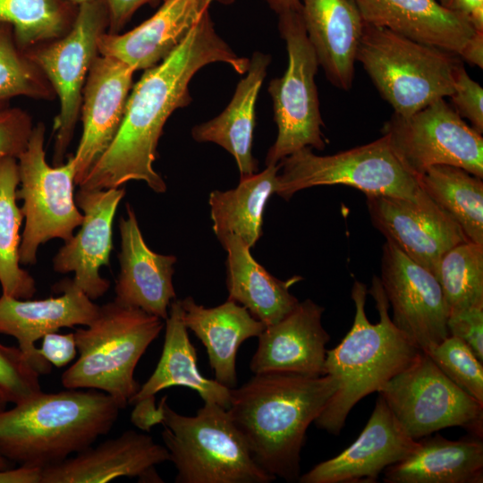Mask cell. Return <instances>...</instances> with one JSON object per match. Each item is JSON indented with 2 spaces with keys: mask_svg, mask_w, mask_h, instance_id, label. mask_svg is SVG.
I'll return each mask as SVG.
<instances>
[{
  "mask_svg": "<svg viewBox=\"0 0 483 483\" xmlns=\"http://www.w3.org/2000/svg\"><path fill=\"white\" fill-rule=\"evenodd\" d=\"M275 193L290 199L297 191L320 185H346L365 195L409 199L422 192L417 178L401 163L387 137L334 155L318 156L303 148L280 162Z\"/></svg>",
  "mask_w": 483,
  "mask_h": 483,
  "instance_id": "obj_8",
  "label": "cell"
},
{
  "mask_svg": "<svg viewBox=\"0 0 483 483\" xmlns=\"http://www.w3.org/2000/svg\"><path fill=\"white\" fill-rule=\"evenodd\" d=\"M482 438L449 440L439 434L418 441L413 452L387 467L386 483H482Z\"/></svg>",
  "mask_w": 483,
  "mask_h": 483,
  "instance_id": "obj_28",
  "label": "cell"
},
{
  "mask_svg": "<svg viewBox=\"0 0 483 483\" xmlns=\"http://www.w3.org/2000/svg\"><path fill=\"white\" fill-rule=\"evenodd\" d=\"M106 6L109 33H119L135 12L157 0H101Z\"/></svg>",
  "mask_w": 483,
  "mask_h": 483,
  "instance_id": "obj_43",
  "label": "cell"
},
{
  "mask_svg": "<svg viewBox=\"0 0 483 483\" xmlns=\"http://www.w3.org/2000/svg\"><path fill=\"white\" fill-rule=\"evenodd\" d=\"M212 63L244 74L250 59L238 56L220 38L207 12L174 51L144 70L131 87L114 139L78 186L105 190L143 181L155 192H165V182L153 167L163 128L174 111L191 102L189 83L194 74Z\"/></svg>",
  "mask_w": 483,
  "mask_h": 483,
  "instance_id": "obj_1",
  "label": "cell"
},
{
  "mask_svg": "<svg viewBox=\"0 0 483 483\" xmlns=\"http://www.w3.org/2000/svg\"><path fill=\"white\" fill-rule=\"evenodd\" d=\"M422 191L462 229L470 242L483 245V182L466 170L447 165L417 176Z\"/></svg>",
  "mask_w": 483,
  "mask_h": 483,
  "instance_id": "obj_32",
  "label": "cell"
},
{
  "mask_svg": "<svg viewBox=\"0 0 483 483\" xmlns=\"http://www.w3.org/2000/svg\"><path fill=\"white\" fill-rule=\"evenodd\" d=\"M42 339L39 352L51 365L61 368L75 358L78 350L73 333L53 332L45 335Z\"/></svg>",
  "mask_w": 483,
  "mask_h": 483,
  "instance_id": "obj_42",
  "label": "cell"
},
{
  "mask_svg": "<svg viewBox=\"0 0 483 483\" xmlns=\"http://www.w3.org/2000/svg\"><path fill=\"white\" fill-rule=\"evenodd\" d=\"M423 352L452 382L483 404V362L463 341L448 335Z\"/></svg>",
  "mask_w": 483,
  "mask_h": 483,
  "instance_id": "obj_37",
  "label": "cell"
},
{
  "mask_svg": "<svg viewBox=\"0 0 483 483\" xmlns=\"http://www.w3.org/2000/svg\"><path fill=\"white\" fill-rule=\"evenodd\" d=\"M126 213V217L122 216L119 221L120 272L115 282L114 300L165 320L170 304L176 298L173 275L177 258L151 250L129 203Z\"/></svg>",
  "mask_w": 483,
  "mask_h": 483,
  "instance_id": "obj_22",
  "label": "cell"
},
{
  "mask_svg": "<svg viewBox=\"0 0 483 483\" xmlns=\"http://www.w3.org/2000/svg\"><path fill=\"white\" fill-rule=\"evenodd\" d=\"M233 0H221L222 4H231Z\"/></svg>",
  "mask_w": 483,
  "mask_h": 483,
  "instance_id": "obj_52",
  "label": "cell"
},
{
  "mask_svg": "<svg viewBox=\"0 0 483 483\" xmlns=\"http://www.w3.org/2000/svg\"><path fill=\"white\" fill-rule=\"evenodd\" d=\"M269 7L280 14L287 11L301 9V0H265Z\"/></svg>",
  "mask_w": 483,
  "mask_h": 483,
  "instance_id": "obj_48",
  "label": "cell"
},
{
  "mask_svg": "<svg viewBox=\"0 0 483 483\" xmlns=\"http://www.w3.org/2000/svg\"><path fill=\"white\" fill-rule=\"evenodd\" d=\"M9 402L8 398L2 388H0V411L5 409Z\"/></svg>",
  "mask_w": 483,
  "mask_h": 483,
  "instance_id": "obj_49",
  "label": "cell"
},
{
  "mask_svg": "<svg viewBox=\"0 0 483 483\" xmlns=\"http://www.w3.org/2000/svg\"><path fill=\"white\" fill-rule=\"evenodd\" d=\"M364 23L460 55L476 31L436 0H352Z\"/></svg>",
  "mask_w": 483,
  "mask_h": 483,
  "instance_id": "obj_24",
  "label": "cell"
},
{
  "mask_svg": "<svg viewBox=\"0 0 483 483\" xmlns=\"http://www.w3.org/2000/svg\"><path fill=\"white\" fill-rule=\"evenodd\" d=\"M164 408L161 433L176 483H269L275 479L254 461L226 409L204 402L194 416Z\"/></svg>",
  "mask_w": 483,
  "mask_h": 483,
  "instance_id": "obj_6",
  "label": "cell"
},
{
  "mask_svg": "<svg viewBox=\"0 0 483 483\" xmlns=\"http://www.w3.org/2000/svg\"><path fill=\"white\" fill-rule=\"evenodd\" d=\"M165 328V341L159 361L152 375L140 386L129 404L155 396L165 388L183 386L196 391L204 402H214L227 410L231 388L216 379L203 377L199 372L197 352L190 341L188 329L182 319L180 300L176 298L170 304Z\"/></svg>",
  "mask_w": 483,
  "mask_h": 483,
  "instance_id": "obj_30",
  "label": "cell"
},
{
  "mask_svg": "<svg viewBox=\"0 0 483 483\" xmlns=\"http://www.w3.org/2000/svg\"><path fill=\"white\" fill-rule=\"evenodd\" d=\"M164 327V319L115 300L99 306L93 321L73 333L80 357L62 385L102 391L124 409L140 388L135 368Z\"/></svg>",
  "mask_w": 483,
  "mask_h": 483,
  "instance_id": "obj_5",
  "label": "cell"
},
{
  "mask_svg": "<svg viewBox=\"0 0 483 483\" xmlns=\"http://www.w3.org/2000/svg\"><path fill=\"white\" fill-rule=\"evenodd\" d=\"M335 391L329 375L254 374L231 388L227 411L258 465L275 479L296 482L308 428Z\"/></svg>",
  "mask_w": 483,
  "mask_h": 483,
  "instance_id": "obj_2",
  "label": "cell"
},
{
  "mask_svg": "<svg viewBox=\"0 0 483 483\" xmlns=\"http://www.w3.org/2000/svg\"><path fill=\"white\" fill-rule=\"evenodd\" d=\"M213 1L165 0L148 20L125 33H102L97 53L114 57L136 71L147 70L162 62L208 12Z\"/></svg>",
  "mask_w": 483,
  "mask_h": 483,
  "instance_id": "obj_23",
  "label": "cell"
},
{
  "mask_svg": "<svg viewBox=\"0 0 483 483\" xmlns=\"http://www.w3.org/2000/svg\"><path fill=\"white\" fill-rule=\"evenodd\" d=\"M135 70L97 55L89 72L80 106L82 133L73 155L79 185L108 148L121 125Z\"/></svg>",
  "mask_w": 483,
  "mask_h": 483,
  "instance_id": "obj_17",
  "label": "cell"
},
{
  "mask_svg": "<svg viewBox=\"0 0 483 483\" xmlns=\"http://www.w3.org/2000/svg\"><path fill=\"white\" fill-rule=\"evenodd\" d=\"M278 30L285 42L288 65L282 77L268 85L277 136L266 157V165H277L284 157L309 147L323 150L324 123L315 77L317 54L308 38L301 9L278 14Z\"/></svg>",
  "mask_w": 483,
  "mask_h": 483,
  "instance_id": "obj_9",
  "label": "cell"
},
{
  "mask_svg": "<svg viewBox=\"0 0 483 483\" xmlns=\"http://www.w3.org/2000/svg\"><path fill=\"white\" fill-rule=\"evenodd\" d=\"M68 1L78 6L83 3L90 2L93 0H68Z\"/></svg>",
  "mask_w": 483,
  "mask_h": 483,
  "instance_id": "obj_51",
  "label": "cell"
},
{
  "mask_svg": "<svg viewBox=\"0 0 483 483\" xmlns=\"http://www.w3.org/2000/svg\"><path fill=\"white\" fill-rule=\"evenodd\" d=\"M121 410L96 389L41 391L0 411V455L20 465H54L107 434Z\"/></svg>",
  "mask_w": 483,
  "mask_h": 483,
  "instance_id": "obj_4",
  "label": "cell"
},
{
  "mask_svg": "<svg viewBox=\"0 0 483 483\" xmlns=\"http://www.w3.org/2000/svg\"><path fill=\"white\" fill-rule=\"evenodd\" d=\"M124 188L87 190L80 188L75 202L82 211L79 232L59 249L53 268L61 274L73 273L72 282L90 300L103 296L110 283L99 270L109 266L113 250V222Z\"/></svg>",
  "mask_w": 483,
  "mask_h": 483,
  "instance_id": "obj_16",
  "label": "cell"
},
{
  "mask_svg": "<svg viewBox=\"0 0 483 483\" xmlns=\"http://www.w3.org/2000/svg\"><path fill=\"white\" fill-rule=\"evenodd\" d=\"M461 57L387 29L364 23L359 61L395 114L409 116L453 92Z\"/></svg>",
  "mask_w": 483,
  "mask_h": 483,
  "instance_id": "obj_7",
  "label": "cell"
},
{
  "mask_svg": "<svg viewBox=\"0 0 483 483\" xmlns=\"http://www.w3.org/2000/svg\"><path fill=\"white\" fill-rule=\"evenodd\" d=\"M308 38L327 80L350 90L364 21L352 0H301Z\"/></svg>",
  "mask_w": 483,
  "mask_h": 483,
  "instance_id": "obj_25",
  "label": "cell"
},
{
  "mask_svg": "<svg viewBox=\"0 0 483 483\" xmlns=\"http://www.w3.org/2000/svg\"><path fill=\"white\" fill-rule=\"evenodd\" d=\"M108 26L101 0L78 5L71 29L61 38L24 50L46 75L59 99L54 120L53 163L64 164L80 116L84 85L98 55L97 42Z\"/></svg>",
  "mask_w": 483,
  "mask_h": 483,
  "instance_id": "obj_12",
  "label": "cell"
},
{
  "mask_svg": "<svg viewBox=\"0 0 483 483\" xmlns=\"http://www.w3.org/2000/svg\"><path fill=\"white\" fill-rule=\"evenodd\" d=\"M20 184L16 158L0 162V284L2 293L17 299H30L36 292L34 278L21 267L19 250L23 220L17 205Z\"/></svg>",
  "mask_w": 483,
  "mask_h": 483,
  "instance_id": "obj_33",
  "label": "cell"
},
{
  "mask_svg": "<svg viewBox=\"0 0 483 483\" xmlns=\"http://www.w3.org/2000/svg\"><path fill=\"white\" fill-rule=\"evenodd\" d=\"M378 394L360 435L338 455L315 465L300 476V483H375L389 466L418 446Z\"/></svg>",
  "mask_w": 483,
  "mask_h": 483,
  "instance_id": "obj_18",
  "label": "cell"
},
{
  "mask_svg": "<svg viewBox=\"0 0 483 483\" xmlns=\"http://www.w3.org/2000/svg\"><path fill=\"white\" fill-rule=\"evenodd\" d=\"M452 106L479 133L483 132V89L461 64L454 72Z\"/></svg>",
  "mask_w": 483,
  "mask_h": 483,
  "instance_id": "obj_40",
  "label": "cell"
},
{
  "mask_svg": "<svg viewBox=\"0 0 483 483\" xmlns=\"http://www.w3.org/2000/svg\"><path fill=\"white\" fill-rule=\"evenodd\" d=\"M77 10L68 0H0V24L13 28L15 41L24 51L64 36Z\"/></svg>",
  "mask_w": 483,
  "mask_h": 483,
  "instance_id": "obj_34",
  "label": "cell"
},
{
  "mask_svg": "<svg viewBox=\"0 0 483 483\" xmlns=\"http://www.w3.org/2000/svg\"><path fill=\"white\" fill-rule=\"evenodd\" d=\"M44 144L45 126L39 123L17 158L20 188L16 196L22 200L25 219L19 250L21 265H34L39 246L51 239L67 242L83 219L75 202L73 155L65 163L51 166Z\"/></svg>",
  "mask_w": 483,
  "mask_h": 483,
  "instance_id": "obj_10",
  "label": "cell"
},
{
  "mask_svg": "<svg viewBox=\"0 0 483 483\" xmlns=\"http://www.w3.org/2000/svg\"><path fill=\"white\" fill-rule=\"evenodd\" d=\"M382 134L402 165L416 178L437 165L461 167L483 178V138L445 98L409 116L394 114Z\"/></svg>",
  "mask_w": 483,
  "mask_h": 483,
  "instance_id": "obj_13",
  "label": "cell"
},
{
  "mask_svg": "<svg viewBox=\"0 0 483 483\" xmlns=\"http://www.w3.org/2000/svg\"><path fill=\"white\" fill-rule=\"evenodd\" d=\"M135 408L131 412V422L140 429L149 431L157 424H161L164 417L162 402L156 406L155 396H150L134 403Z\"/></svg>",
  "mask_w": 483,
  "mask_h": 483,
  "instance_id": "obj_44",
  "label": "cell"
},
{
  "mask_svg": "<svg viewBox=\"0 0 483 483\" xmlns=\"http://www.w3.org/2000/svg\"><path fill=\"white\" fill-rule=\"evenodd\" d=\"M270 63L268 54L255 52L246 75L239 81L225 110L191 130L196 141L213 142L228 151L235 159L241 177L251 175L258 169V160L252 156L255 107Z\"/></svg>",
  "mask_w": 483,
  "mask_h": 483,
  "instance_id": "obj_29",
  "label": "cell"
},
{
  "mask_svg": "<svg viewBox=\"0 0 483 483\" xmlns=\"http://www.w3.org/2000/svg\"><path fill=\"white\" fill-rule=\"evenodd\" d=\"M11 468L10 461L0 455V470Z\"/></svg>",
  "mask_w": 483,
  "mask_h": 483,
  "instance_id": "obj_50",
  "label": "cell"
},
{
  "mask_svg": "<svg viewBox=\"0 0 483 483\" xmlns=\"http://www.w3.org/2000/svg\"><path fill=\"white\" fill-rule=\"evenodd\" d=\"M182 319L207 350L215 379L233 388L237 386L236 356L247 339L258 337L266 326L239 303L228 300L206 308L188 296L180 300Z\"/></svg>",
  "mask_w": 483,
  "mask_h": 483,
  "instance_id": "obj_26",
  "label": "cell"
},
{
  "mask_svg": "<svg viewBox=\"0 0 483 483\" xmlns=\"http://www.w3.org/2000/svg\"><path fill=\"white\" fill-rule=\"evenodd\" d=\"M18 97L51 100L55 93L43 72L17 45L13 28L0 24V108Z\"/></svg>",
  "mask_w": 483,
  "mask_h": 483,
  "instance_id": "obj_36",
  "label": "cell"
},
{
  "mask_svg": "<svg viewBox=\"0 0 483 483\" xmlns=\"http://www.w3.org/2000/svg\"><path fill=\"white\" fill-rule=\"evenodd\" d=\"M379 277L393 322L421 351L448 335L449 308L436 277L411 260L393 242L382 248Z\"/></svg>",
  "mask_w": 483,
  "mask_h": 483,
  "instance_id": "obj_14",
  "label": "cell"
},
{
  "mask_svg": "<svg viewBox=\"0 0 483 483\" xmlns=\"http://www.w3.org/2000/svg\"><path fill=\"white\" fill-rule=\"evenodd\" d=\"M280 168V163L267 165L260 173L241 177L234 189L210 192V216L218 239L232 233L250 249L256 244L262 234L266 204L277 189Z\"/></svg>",
  "mask_w": 483,
  "mask_h": 483,
  "instance_id": "obj_31",
  "label": "cell"
},
{
  "mask_svg": "<svg viewBox=\"0 0 483 483\" xmlns=\"http://www.w3.org/2000/svg\"><path fill=\"white\" fill-rule=\"evenodd\" d=\"M218 240L227 253L228 300L246 308L266 326L277 323L297 306L299 300L289 289L301 276L277 279L253 258L242 238L229 233Z\"/></svg>",
  "mask_w": 483,
  "mask_h": 483,
  "instance_id": "obj_27",
  "label": "cell"
},
{
  "mask_svg": "<svg viewBox=\"0 0 483 483\" xmlns=\"http://www.w3.org/2000/svg\"><path fill=\"white\" fill-rule=\"evenodd\" d=\"M377 393L416 441L450 427L482 438L483 404L452 382L423 351Z\"/></svg>",
  "mask_w": 483,
  "mask_h": 483,
  "instance_id": "obj_11",
  "label": "cell"
},
{
  "mask_svg": "<svg viewBox=\"0 0 483 483\" xmlns=\"http://www.w3.org/2000/svg\"><path fill=\"white\" fill-rule=\"evenodd\" d=\"M169 460L165 446L156 443L151 436L126 430L44 468L41 483H106L121 477L162 483L156 466Z\"/></svg>",
  "mask_w": 483,
  "mask_h": 483,
  "instance_id": "obj_20",
  "label": "cell"
},
{
  "mask_svg": "<svg viewBox=\"0 0 483 483\" xmlns=\"http://www.w3.org/2000/svg\"><path fill=\"white\" fill-rule=\"evenodd\" d=\"M446 10L464 17L477 31H483V0H439Z\"/></svg>",
  "mask_w": 483,
  "mask_h": 483,
  "instance_id": "obj_45",
  "label": "cell"
},
{
  "mask_svg": "<svg viewBox=\"0 0 483 483\" xmlns=\"http://www.w3.org/2000/svg\"><path fill=\"white\" fill-rule=\"evenodd\" d=\"M39 376L19 347L0 343V388L9 402L15 404L40 393Z\"/></svg>",
  "mask_w": 483,
  "mask_h": 483,
  "instance_id": "obj_38",
  "label": "cell"
},
{
  "mask_svg": "<svg viewBox=\"0 0 483 483\" xmlns=\"http://www.w3.org/2000/svg\"><path fill=\"white\" fill-rule=\"evenodd\" d=\"M33 128L30 115L23 109L0 108V162L19 157L29 143Z\"/></svg>",
  "mask_w": 483,
  "mask_h": 483,
  "instance_id": "obj_39",
  "label": "cell"
},
{
  "mask_svg": "<svg viewBox=\"0 0 483 483\" xmlns=\"http://www.w3.org/2000/svg\"><path fill=\"white\" fill-rule=\"evenodd\" d=\"M53 289L63 294L42 300L0 296V334L17 340L18 347L39 375L48 374L51 364L35 343L62 327L89 326L99 309L72 279L60 281Z\"/></svg>",
  "mask_w": 483,
  "mask_h": 483,
  "instance_id": "obj_19",
  "label": "cell"
},
{
  "mask_svg": "<svg viewBox=\"0 0 483 483\" xmlns=\"http://www.w3.org/2000/svg\"><path fill=\"white\" fill-rule=\"evenodd\" d=\"M436 279L449 311L483 304V245L465 241L447 250Z\"/></svg>",
  "mask_w": 483,
  "mask_h": 483,
  "instance_id": "obj_35",
  "label": "cell"
},
{
  "mask_svg": "<svg viewBox=\"0 0 483 483\" xmlns=\"http://www.w3.org/2000/svg\"><path fill=\"white\" fill-rule=\"evenodd\" d=\"M42 470L26 465L0 470V483H41Z\"/></svg>",
  "mask_w": 483,
  "mask_h": 483,
  "instance_id": "obj_46",
  "label": "cell"
},
{
  "mask_svg": "<svg viewBox=\"0 0 483 483\" xmlns=\"http://www.w3.org/2000/svg\"><path fill=\"white\" fill-rule=\"evenodd\" d=\"M352 326L340 343L326 350L323 375H329L335 391L314 423L339 435L346 418L363 397L379 389L408 367L421 350L394 324L379 277L371 287L353 283Z\"/></svg>",
  "mask_w": 483,
  "mask_h": 483,
  "instance_id": "obj_3",
  "label": "cell"
},
{
  "mask_svg": "<svg viewBox=\"0 0 483 483\" xmlns=\"http://www.w3.org/2000/svg\"><path fill=\"white\" fill-rule=\"evenodd\" d=\"M366 198L371 222L386 240L436 277L443 255L469 241L424 191L415 199L384 195Z\"/></svg>",
  "mask_w": 483,
  "mask_h": 483,
  "instance_id": "obj_15",
  "label": "cell"
},
{
  "mask_svg": "<svg viewBox=\"0 0 483 483\" xmlns=\"http://www.w3.org/2000/svg\"><path fill=\"white\" fill-rule=\"evenodd\" d=\"M324 307L310 299L299 301L283 319L258 336L250 369L254 374L291 372L322 376L329 334L322 325Z\"/></svg>",
  "mask_w": 483,
  "mask_h": 483,
  "instance_id": "obj_21",
  "label": "cell"
},
{
  "mask_svg": "<svg viewBox=\"0 0 483 483\" xmlns=\"http://www.w3.org/2000/svg\"><path fill=\"white\" fill-rule=\"evenodd\" d=\"M459 56L470 64L483 68V31H475L462 47Z\"/></svg>",
  "mask_w": 483,
  "mask_h": 483,
  "instance_id": "obj_47",
  "label": "cell"
},
{
  "mask_svg": "<svg viewBox=\"0 0 483 483\" xmlns=\"http://www.w3.org/2000/svg\"><path fill=\"white\" fill-rule=\"evenodd\" d=\"M446 325L449 335L463 341L483 362V304L449 311Z\"/></svg>",
  "mask_w": 483,
  "mask_h": 483,
  "instance_id": "obj_41",
  "label": "cell"
}]
</instances>
